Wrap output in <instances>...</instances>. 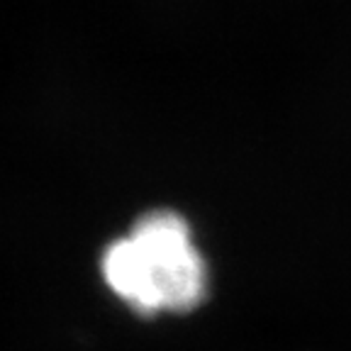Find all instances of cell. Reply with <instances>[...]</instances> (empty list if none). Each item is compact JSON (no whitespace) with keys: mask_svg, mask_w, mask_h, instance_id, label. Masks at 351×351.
<instances>
[{"mask_svg":"<svg viewBox=\"0 0 351 351\" xmlns=\"http://www.w3.org/2000/svg\"><path fill=\"white\" fill-rule=\"evenodd\" d=\"M110 291L139 313L191 310L205 295V263L186 219L156 210L103 254Z\"/></svg>","mask_w":351,"mask_h":351,"instance_id":"obj_1","label":"cell"}]
</instances>
